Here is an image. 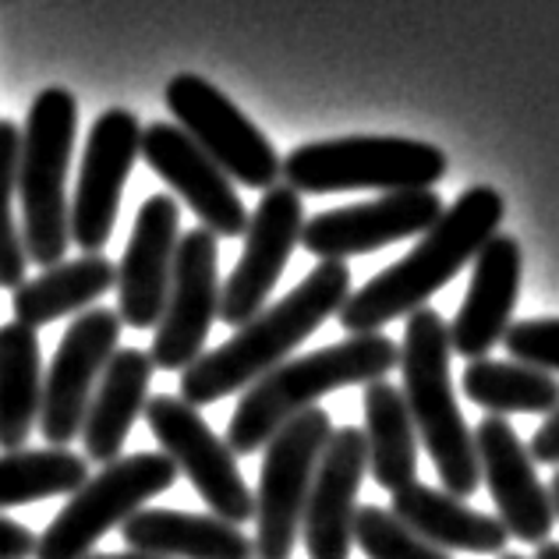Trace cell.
Wrapping results in <instances>:
<instances>
[{"instance_id": "obj_10", "label": "cell", "mask_w": 559, "mask_h": 559, "mask_svg": "<svg viewBox=\"0 0 559 559\" xmlns=\"http://www.w3.org/2000/svg\"><path fill=\"white\" fill-rule=\"evenodd\" d=\"M164 96L178 124L224 167L227 178L259 191H270L276 178H284V159L276 156L273 142L213 82L178 75L167 82Z\"/></svg>"}, {"instance_id": "obj_13", "label": "cell", "mask_w": 559, "mask_h": 559, "mask_svg": "<svg viewBox=\"0 0 559 559\" xmlns=\"http://www.w3.org/2000/svg\"><path fill=\"white\" fill-rule=\"evenodd\" d=\"M301 230H305L301 191H294L290 185H273L270 191H262L245 230V252L234 273L227 276L224 294H219V319L227 326H245L248 319H255L262 312L276 280L287 270L290 252L301 245Z\"/></svg>"}, {"instance_id": "obj_30", "label": "cell", "mask_w": 559, "mask_h": 559, "mask_svg": "<svg viewBox=\"0 0 559 559\" xmlns=\"http://www.w3.org/2000/svg\"><path fill=\"white\" fill-rule=\"evenodd\" d=\"M355 542L369 559H453L447 549H439L429 538L411 532L386 507H358Z\"/></svg>"}, {"instance_id": "obj_36", "label": "cell", "mask_w": 559, "mask_h": 559, "mask_svg": "<svg viewBox=\"0 0 559 559\" xmlns=\"http://www.w3.org/2000/svg\"><path fill=\"white\" fill-rule=\"evenodd\" d=\"M549 496H552V507H556V518H559V471L552 475V485H549Z\"/></svg>"}, {"instance_id": "obj_7", "label": "cell", "mask_w": 559, "mask_h": 559, "mask_svg": "<svg viewBox=\"0 0 559 559\" xmlns=\"http://www.w3.org/2000/svg\"><path fill=\"white\" fill-rule=\"evenodd\" d=\"M178 481V464L164 450H142L103 464L36 538V559H90L96 542Z\"/></svg>"}, {"instance_id": "obj_17", "label": "cell", "mask_w": 559, "mask_h": 559, "mask_svg": "<svg viewBox=\"0 0 559 559\" xmlns=\"http://www.w3.org/2000/svg\"><path fill=\"white\" fill-rule=\"evenodd\" d=\"M142 156L191 205L205 230L216 238H241L248 230L252 216L234 191V181L181 124L156 121L142 128Z\"/></svg>"}, {"instance_id": "obj_11", "label": "cell", "mask_w": 559, "mask_h": 559, "mask_svg": "<svg viewBox=\"0 0 559 559\" xmlns=\"http://www.w3.org/2000/svg\"><path fill=\"white\" fill-rule=\"evenodd\" d=\"M121 316L114 308H90L68 326L64 341L57 344L53 361L43 376V411L39 432L47 447H71L82 436L85 415H90L93 393L107 372L110 358L121 341Z\"/></svg>"}, {"instance_id": "obj_9", "label": "cell", "mask_w": 559, "mask_h": 559, "mask_svg": "<svg viewBox=\"0 0 559 559\" xmlns=\"http://www.w3.org/2000/svg\"><path fill=\"white\" fill-rule=\"evenodd\" d=\"M145 421L167 457L195 485L216 518L230 524H248L255 518V496L238 467V453L219 439L210 421L178 393H153L145 404Z\"/></svg>"}, {"instance_id": "obj_27", "label": "cell", "mask_w": 559, "mask_h": 559, "mask_svg": "<svg viewBox=\"0 0 559 559\" xmlns=\"http://www.w3.org/2000/svg\"><path fill=\"white\" fill-rule=\"evenodd\" d=\"M461 390L489 415H552L559 411V379L524 361H467Z\"/></svg>"}, {"instance_id": "obj_8", "label": "cell", "mask_w": 559, "mask_h": 559, "mask_svg": "<svg viewBox=\"0 0 559 559\" xmlns=\"http://www.w3.org/2000/svg\"><path fill=\"white\" fill-rule=\"evenodd\" d=\"M330 439L333 418L322 407H308L266 443L255 492V559H290Z\"/></svg>"}, {"instance_id": "obj_34", "label": "cell", "mask_w": 559, "mask_h": 559, "mask_svg": "<svg viewBox=\"0 0 559 559\" xmlns=\"http://www.w3.org/2000/svg\"><path fill=\"white\" fill-rule=\"evenodd\" d=\"M90 559H164V556H150V552H96Z\"/></svg>"}, {"instance_id": "obj_21", "label": "cell", "mask_w": 559, "mask_h": 559, "mask_svg": "<svg viewBox=\"0 0 559 559\" xmlns=\"http://www.w3.org/2000/svg\"><path fill=\"white\" fill-rule=\"evenodd\" d=\"M121 538L131 552L164 559H255V538L216 513L142 507L121 524Z\"/></svg>"}, {"instance_id": "obj_3", "label": "cell", "mask_w": 559, "mask_h": 559, "mask_svg": "<svg viewBox=\"0 0 559 559\" xmlns=\"http://www.w3.org/2000/svg\"><path fill=\"white\" fill-rule=\"evenodd\" d=\"M393 369H401V347L386 333H355L312 355L287 358L241 393L227 421V447L238 457L266 450L270 439L290 418L319 407L326 393L369 386V382L386 379Z\"/></svg>"}, {"instance_id": "obj_26", "label": "cell", "mask_w": 559, "mask_h": 559, "mask_svg": "<svg viewBox=\"0 0 559 559\" xmlns=\"http://www.w3.org/2000/svg\"><path fill=\"white\" fill-rule=\"evenodd\" d=\"M43 411L39 336L22 322L0 326V450H25Z\"/></svg>"}, {"instance_id": "obj_29", "label": "cell", "mask_w": 559, "mask_h": 559, "mask_svg": "<svg viewBox=\"0 0 559 559\" xmlns=\"http://www.w3.org/2000/svg\"><path fill=\"white\" fill-rule=\"evenodd\" d=\"M19 153H22V131L8 117H0V287L19 290L25 284L28 252L22 241V230L14 227L11 199L19 191Z\"/></svg>"}, {"instance_id": "obj_28", "label": "cell", "mask_w": 559, "mask_h": 559, "mask_svg": "<svg viewBox=\"0 0 559 559\" xmlns=\"http://www.w3.org/2000/svg\"><path fill=\"white\" fill-rule=\"evenodd\" d=\"M85 481H90V457L68 447L0 453V510L71 496Z\"/></svg>"}, {"instance_id": "obj_25", "label": "cell", "mask_w": 559, "mask_h": 559, "mask_svg": "<svg viewBox=\"0 0 559 559\" xmlns=\"http://www.w3.org/2000/svg\"><path fill=\"white\" fill-rule=\"evenodd\" d=\"M365 443H369V475L390 496L418 481V429L411 421L404 390L379 379L365 386Z\"/></svg>"}, {"instance_id": "obj_37", "label": "cell", "mask_w": 559, "mask_h": 559, "mask_svg": "<svg viewBox=\"0 0 559 559\" xmlns=\"http://www.w3.org/2000/svg\"><path fill=\"white\" fill-rule=\"evenodd\" d=\"M499 559H527V556H521V552H503Z\"/></svg>"}, {"instance_id": "obj_12", "label": "cell", "mask_w": 559, "mask_h": 559, "mask_svg": "<svg viewBox=\"0 0 559 559\" xmlns=\"http://www.w3.org/2000/svg\"><path fill=\"white\" fill-rule=\"evenodd\" d=\"M219 248L216 234L195 227L181 234L178 255H174V276L167 290L164 316L153 336V365L164 372H185L191 361L205 355V336L219 319Z\"/></svg>"}, {"instance_id": "obj_6", "label": "cell", "mask_w": 559, "mask_h": 559, "mask_svg": "<svg viewBox=\"0 0 559 559\" xmlns=\"http://www.w3.org/2000/svg\"><path fill=\"white\" fill-rule=\"evenodd\" d=\"M447 178V153L439 145L396 135H347L305 142L284 159V181L301 195L379 188L411 191Z\"/></svg>"}, {"instance_id": "obj_15", "label": "cell", "mask_w": 559, "mask_h": 559, "mask_svg": "<svg viewBox=\"0 0 559 559\" xmlns=\"http://www.w3.org/2000/svg\"><path fill=\"white\" fill-rule=\"evenodd\" d=\"M447 213L443 199L432 188H411V191H386L372 202L344 205V210L319 213L305 219L301 245L305 252L322 259H350L369 255L393 241L418 238L439 216Z\"/></svg>"}, {"instance_id": "obj_1", "label": "cell", "mask_w": 559, "mask_h": 559, "mask_svg": "<svg viewBox=\"0 0 559 559\" xmlns=\"http://www.w3.org/2000/svg\"><path fill=\"white\" fill-rule=\"evenodd\" d=\"M350 298V270L341 259H322L298 287L276 305L262 308L238 333L216 350H205L181 372V396L191 407L216 404L230 393H245L276 365L290 358V350L305 344L330 316H341Z\"/></svg>"}, {"instance_id": "obj_2", "label": "cell", "mask_w": 559, "mask_h": 559, "mask_svg": "<svg viewBox=\"0 0 559 559\" xmlns=\"http://www.w3.org/2000/svg\"><path fill=\"white\" fill-rule=\"evenodd\" d=\"M507 216V202L496 188L475 185L450 205L418 238L411 252L372 276L361 290H355L341 308V326L355 333H379L386 322L404 319L425 308L439 287H447L467 262L489 245Z\"/></svg>"}, {"instance_id": "obj_33", "label": "cell", "mask_w": 559, "mask_h": 559, "mask_svg": "<svg viewBox=\"0 0 559 559\" xmlns=\"http://www.w3.org/2000/svg\"><path fill=\"white\" fill-rule=\"evenodd\" d=\"M532 457L535 464H556L559 467V411L542 421V429L532 439Z\"/></svg>"}, {"instance_id": "obj_31", "label": "cell", "mask_w": 559, "mask_h": 559, "mask_svg": "<svg viewBox=\"0 0 559 559\" xmlns=\"http://www.w3.org/2000/svg\"><path fill=\"white\" fill-rule=\"evenodd\" d=\"M503 347L513 361L535 365L542 372H559V319H524L513 322L503 336Z\"/></svg>"}, {"instance_id": "obj_22", "label": "cell", "mask_w": 559, "mask_h": 559, "mask_svg": "<svg viewBox=\"0 0 559 559\" xmlns=\"http://www.w3.org/2000/svg\"><path fill=\"white\" fill-rule=\"evenodd\" d=\"M153 369V355H145L139 347H121L110 358L82 425V443L90 461L114 464L121 457L131 425L145 415V404H150Z\"/></svg>"}, {"instance_id": "obj_14", "label": "cell", "mask_w": 559, "mask_h": 559, "mask_svg": "<svg viewBox=\"0 0 559 559\" xmlns=\"http://www.w3.org/2000/svg\"><path fill=\"white\" fill-rule=\"evenodd\" d=\"M139 153H142L139 117L124 107L103 110L93 121L90 142H85L75 199H71V241L85 255L103 252V245L110 241L121 191L128 185V174L135 167Z\"/></svg>"}, {"instance_id": "obj_32", "label": "cell", "mask_w": 559, "mask_h": 559, "mask_svg": "<svg viewBox=\"0 0 559 559\" xmlns=\"http://www.w3.org/2000/svg\"><path fill=\"white\" fill-rule=\"evenodd\" d=\"M36 556V535L25 524L0 518V559H28Z\"/></svg>"}, {"instance_id": "obj_23", "label": "cell", "mask_w": 559, "mask_h": 559, "mask_svg": "<svg viewBox=\"0 0 559 559\" xmlns=\"http://www.w3.org/2000/svg\"><path fill=\"white\" fill-rule=\"evenodd\" d=\"M390 510L411 527V532H418L421 538H429L432 546L447 552H478V556L507 552L510 535L503 521L467 507L464 499L450 492L429 489V485H421V481H411L401 492H393Z\"/></svg>"}, {"instance_id": "obj_18", "label": "cell", "mask_w": 559, "mask_h": 559, "mask_svg": "<svg viewBox=\"0 0 559 559\" xmlns=\"http://www.w3.org/2000/svg\"><path fill=\"white\" fill-rule=\"evenodd\" d=\"M181 216L174 195H150L139 205L135 227L124 248V259L117 266V316L131 330H156L164 316L174 255L181 241Z\"/></svg>"}, {"instance_id": "obj_20", "label": "cell", "mask_w": 559, "mask_h": 559, "mask_svg": "<svg viewBox=\"0 0 559 559\" xmlns=\"http://www.w3.org/2000/svg\"><path fill=\"white\" fill-rule=\"evenodd\" d=\"M521 241L510 234L496 238L475 255V273L464 294V305L457 319L450 322V347L453 355L467 361L485 358L489 350L503 341L513 326V305L521 294Z\"/></svg>"}, {"instance_id": "obj_16", "label": "cell", "mask_w": 559, "mask_h": 559, "mask_svg": "<svg viewBox=\"0 0 559 559\" xmlns=\"http://www.w3.org/2000/svg\"><path fill=\"white\" fill-rule=\"evenodd\" d=\"M475 450L481 481L489 485L507 535L518 542L542 546L556 527V507L549 485H542L532 450L521 443L513 425L503 415H489L475 425Z\"/></svg>"}, {"instance_id": "obj_24", "label": "cell", "mask_w": 559, "mask_h": 559, "mask_svg": "<svg viewBox=\"0 0 559 559\" xmlns=\"http://www.w3.org/2000/svg\"><path fill=\"white\" fill-rule=\"evenodd\" d=\"M110 287H117V266L103 252L57 262V266L39 273L36 280H25V284L14 290V298H11L14 322H22L28 330L50 326L57 319L90 308Z\"/></svg>"}, {"instance_id": "obj_5", "label": "cell", "mask_w": 559, "mask_h": 559, "mask_svg": "<svg viewBox=\"0 0 559 559\" xmlns=\"http://www.w3.org/2000/svg\"><path fill=\"white\" fill-rule=\"evenodd\" d=\"M79 135V99L61 85L43 90L22 131L19 195H22V241L36 266L50 270L64 262L71 245V202L64 195L71 150Z\"/></svg>"}, {"instance_id": "obj_19", "label": "cell", "mask_w": 559, "mask_h": 559, "mask_svg": "<svg viewBox=\"0 0 559 559\" xmlns=\"http://www.w3.org/2000/svg\"><path fill=\"white\" fill-rule=\"evenodd\" d=\"M369 475V443L358 425L333 429V439L322 450L316 467L312 492H308L301 532L308 559H350L358 518V489Z\"/></svg>"}, {"instance_id": "obj_35", "label": "cell", "mask_w": 559, "mask_h": 559, "mask_svg": "<svg viewBox=\"0 0 559 559\" xmlns=\"http://www.w3.org/2000/svg\"><path fill=\"white\" fill-rule=\"evenodd\" d=\"M535 559H559V542H542Z\"/></svg>"}, {"instance_id": "obj_4", "label": "cell", "mask_w": 559, "mask_h": 559, "mask_svg": "<svg viewBox=\"0 0 559 559\" xmlns=\"http://www.w3.org/2000/svg\"><path fill=\"white\" fill-rule=\"evenodd\" d=\"M450 326L436 308H418L407 316L404 344H401V376L404 401L415 421L421 447L443 478V492L467 499L478 492L481 467L475 450V432L457 407L450 379Z\"/></svg>"}]
</instances>
